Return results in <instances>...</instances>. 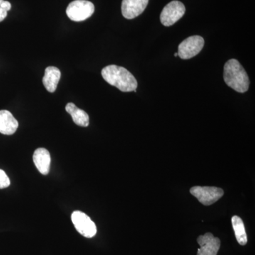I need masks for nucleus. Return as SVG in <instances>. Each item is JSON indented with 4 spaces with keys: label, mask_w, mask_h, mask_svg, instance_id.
<instances>
[{
    "label": "nucleus",
    "mask_w": 255,
    "mask_h": 255,
    "mask_svg": "<svg viewBox=\"0 0 255 255\" xmlns=\"http://www.w3.org/2000/svg\"><path fill=\"white\" fill-rule=\"evenodd\" d=\"M102 76L110 85L118 88L120 91H135L137 82L133 75L123 67L115 65H108L102 69Z\"/></svg>",
    "instance_id": "nucleus-1"
},
{
    "label": "nucleus",
    "mask_w": 255,
    "mask_h": 255,
    "mask_svg": "<svg viewBox=\"0 0 255 255\" xmlns=\"http://www.w3.org/2000/svg\"><path fill=\"white\" fill-rule=\"evenodd\" d=\"M223 79L228 87L240 93H244L249 88L248 74L237 60L231 59L225 64Z\"/></svg>",
    "instance_id": "nucleus-2"
},
{
    "label": "nucleus",
    "mask_w": 255,
    "mask_h": 255,
    "mask_svg": "<svg viewBox=\"0 0 255 255\" xmlns=\"http://www.w3.org/2000/svg\"><path fill=\"white\" fill-rule=\"evenodd\" d=\"M95 12V6L86 0H75L68 5L66 9L67 16L75 22L85 21Z\"/></svg>",
    "instance_id": "nucleus-3"
},
{
    "label": "nucleus",
    "mask_w": 255,
    "mask_h": 255,
    "mask_svg": "<svg viewBox=\"0 0 255 255\" xmlns=\"http://www.w3.org/2000/svg\"><path fill=\"white\" fill-rule=\"evenodd\" d=\"M204 46V40L201 36L189 37L178 47V56L182 59L188 60L199 54Z\"/></svg>",
    "instance_id": "nucleus-4"
},
{
    "label": "nucleus",
    "mask_w": 255,
    "mask_h": 255,
    "mask_svg": "<svg viewBox=\"0 0 255 255\" xmlns=\"http://www.w3.org/2000/svg\"><path fill=\"white\" fill-rule=\"evenodd\" d=\"M186 12V8L179 1H171L164 6L160 15V21L164 26H172L183 17Z\"/></svg>",
    "instance_id": "nucleus-5"
},
{
    "label": "nucleus",
    "mask_w": 255,
    "mask_h": 255,
    "mask_svg": "<svg viewBox=\"0 0 255 255\" xmlns=\"http://www.w3.org/2000/svg\"><path fill=\"white\" fill-rule=\"evenodd\" d=\"M190 193L204 206H210L214 204L219 201L224 194L221 188L199 186L191 188Z\"/></svg>",
    "instance_id": "nucleus-6"
},
{
    "label": "nucleus",
    "mask_w": 255,
    "mask_h": 255,
    "mask_svg": "<svg viewBox=\"0 0 255 255\" xmlns=\"http://www.w3.org/2000/svg\"><path fill=\"white\" fill-rule=\"evenodd\" d=\"M71 219L77 231L84 237L90 238L95 236L97 233L95 223L85 213L74 211Z\"/></svg>",
    "instance_id": "nucleus-7"
},
{
    "label": "nucleus",
    "mask_w": 255,
    "mask_h": 255,
    "mask_svg": "<svg viewBox=\"0 0 255 255\" xmlns=\"http://www.w3.org/2000/svg\"><path fill=\"white\" fill-rule=\"evenodd\" d=\"M197 242L200 246L197 255H217L221 241L219 238L214 237L211 233H206L204 236H199Z\"/></svg>",
    "instance_id": "nucleus-8"
},
{
    "label": "nucleus",
    "mask_w": 255,
    "mask_h": 255,
    "mask_svg": "<svg viewBox=\"0 0 255 255\" xmlns=\"http://www.w3.org/2000/svg\"><path fill=\"white\" fill-rule=\"evenodd\" d=\"M149 0H123L122 14L127 19H133L145 11Z\"/></svg>",
    "instance_id": "nucleus-9"
},
{
    "label": "nucleus",
    "mask_w": 255,
    "mask_h": 255,
    "mask_svg": "<svg viewBox=\"0 0 255 255\" xmlns=\"http://www.w3.org/2000/svg\"><path fill=\"white\" fill-rule=\"evenodd\" d=\"M18 121L8 110H0V133L11 135L17 130Z\"/></svg>",
    "instance_id": "nucleus-10"
},
{
    "label": "nucleus",
    "mask_w": 255,
    "mask_h": 255,
    "mask_svg": "<svg viewBox=\"0 0 255 255\" xmlns=\"http://www.w3.org/2000/svg\"><path fill=\"white\" fill-rule=\"evenodd\" d=\"M33 162L40 172L43 175L49 173L51 158L49 152L45 148L37 149L33 156Z\"/></svg>",
    "instance_id": "nucleus-11"
},
{
    "label": "nucleus",
    "mask_w": 255,
    "mask_h": 255,
    "mask_svg": "<svg viewBox=\"0 0 255 255\" xmlns=\"http://www.w3.org/2000/svg\"><path fill=\"white\" fill-rule=\"evenodd\" d=\"M61 73L56 67L50 66L45 70V75L43 78V83L48 92H54L60 81Z\"/></svg>",
    "instance_id": "nucleus-12"
},
{
    "label": "nucleus",
    "mask_w": 255,
    "mask_h": 255,
    "mask_svg": "<svg viewBox=\"0 0 255 255\" xmlns=\"http://www.w3.org/2000/svg\"><path fill=\"white\" fill-rule=\"evenodd\" d=\"M65 110L71 115L73 122L77 125L83 127H86L89 125L90 119L88 114L85 111L79 109L75 104L72 102L67 104Z\"/></svg>",
    "instance_id": "nucleus-13"
},
{
    "label": "nucleus",
    "mask_w": 255,
    "mask_h": 255,
    "mask_svg": "<svg viewBox=\"0 0 255 255\" xmlns=\"http://www.w3.org/2000/svg\"><path fill=\"white\" fill-rule=\"evenodd\" d=\"M231 221H232L235 236H236L238 243L241 246H245L248 242V238H247L246 229H245L243 221L238 216H233Z\"/></svg>",
    "instance_id": "nucleus-14"
},
{
    "label": "nucleus",
    "mask_w": 255,
    "mask_h": 255,
    "mask_svg": "<svg viewBox=\"0 0 255 255\" xmlns=\"http://www.w3.org/2000/svg\"><path fill=\"white\" fill-rule=\"evenodd\" d=\"M11 184L9 177L2 169H0V189L9 187Z\"/></svg>",
    "instance_id": "nucleus-15"
},
{
    "label": "nucleus",
    "mask_w": 255,
    "mask_h": 255,
    "mask_svg": "<svg viewBox=\"0 0 255 255\" xmlns=\"http://www.w3.org/2000/svg\"><path fill=\"white\" fill-rule=\"evenodd\" d=\"M4 0H0V22L4 21L5 18L7 16V11H5L4 9L1 7V3L4 1Z\"/></svg>",
    "instance_id": "nucleus-16"
},
{
    "label": "nucleus",
    "mask_w": 255,
    "mask_h": 255,
    "mask_svg": "<svg viewBox=\"0 0 255 255\" xmlns=\"http://www.w3.org/2000/svg\"><path fill=\"white\" fill-rule=\"evenodd\" d=\"M1 7L8 12L11 9V4H10L9 1H4L1 3Z\"/></svg>",
    "instance_id": "nucleus-17"
},
{
    "label": "nucleus",
    "mask_w": 255,
    "mask_h": 255,
    "mask_svg": "<svg viewBox=\"0 0 255 255\" xmlns=\"http://www.w3.org/2000/svg\"><path fill=\"white\" fill-rule=\"evenodd\" d=\"M174 56L177 57L178 56V53H174Z\"/></svg>",
    "instance_id": "nucleus-18"
}]
</instances>
